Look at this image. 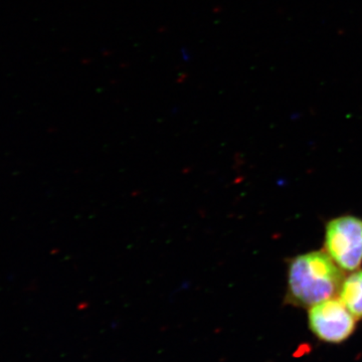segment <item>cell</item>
<instances>
[{
    "mask_svg": "<svg viewBox=\"0 0 362 362\" xmlns=\"http://www.w3.org/2000/svg\"><path fill=\"white\" fill-rule=\"evenodd\" d=\"M344 271L325 251H313L290 259L285 303L309 309L339 294Z\"/></svg>",
    "mask_w": 362,
    "mask_h": 362,
    "instance_id": "obj_1",
    "label": "cell"
},
{
    "mask_svg": "<svg viewBox=\"0 0 362 362\" xmlns=\"http://www.w3.org/2000/svg\"><path fill=\"white\" fill-rule=\"evenodd\" d=\"M324 249L343 271L354 272L362 265V220L342 216L328 221Z\"/></svg>",
    "mask_w": 362,
    "mask_h": 362,
    "instance_id": "obj_2",
    "label": "cell"
},
{
    "mask_svg": "<svg viewBox=\"0 0 362 362\" xmlns=\"http://www.w3.org/2000/svg\"><path fill=\"white\" fill-rule=\"evenodd\" d=\"M339 299L346 305L357 320L362 319V270L352 272L343 280Z\"/></svg>",
    "mask_w": 362,
    "mask_h": 362,
    "instance_id": "obj_4",
    "label": "cell"
},
{
    "mask_svg": "<svg viewBox=\"0 0 362 362\" xmlns=\"http://www.w3.org/2000/svg\"><path fill=\"white\" fill-rule=\"evenodd\" d=\"M357 319L339 298H330L308 309V325L320 341L339 344L356 331Z\"/></svg>",
    "mask_w": 362,
    "mask_h": 362,
    "instance_id": "obj_3",
    "label": "cell"
}]
</instances>
